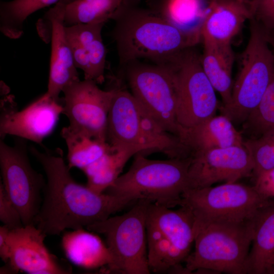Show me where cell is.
Returning a JSON list of instances; mask_svg holds the SVG:
<instances>
[{
	"instance_id": "6da1fadb",
	"label": "cell",
	"mask_w": 274,
	"mask_h": 274,
	"mask_svg": "<svg viewBox=\"0 0 274 274\" xmlns=\"http://www.w3.org/2000/svg\"><path fill=\"white\" fill-rule=\"evenodd\" d=\"M29 151L42 166L47 177L43 199L35 225L46 235H58L105 220L134 202L131 198L99 193L76 182L60 150Z\"/></svg>"
},
{
	"instance_id": "7a4b0ae2",
	"label": "cell",
	"mask_w": 274,
	"mask_h": 274,
	"mask_svg": "<svg viewBox=\"0 0 274 274\" xmlns=\"http://www.w3.org/2000/svg\"><path fill=\"white\" fill-rule=\"evenodd\" d=\"M130 6L114 20L112 36L116 43L119 64L148 59L164 62L196 43L149 8Z\"/></svg>"
},
{
	"instance_id": "3957f363",
	"label": "cell",
	"mask_w": 274,
	"mask_h": 274,
	"mask_svg": "<svg viewBox=\"0 0 274 274\" xmlns=\"http://www.w3.org/2000/svg\"><path fill=\"white\" fill-rule=\"evenodd\" d=\"M107 141L134 156L161 152L169 158L189 156L178 136L165 130L131 92L120 88H116L109 111Z\"/></svg>"
},
{
	"instance_id": "277c9868",
	"label": "cell",
	"mask_w": 274,
	"mask_h": 274,
	"mask_svg": "<svg viewBox=\"0 0 274 274\" xmlns=\"http://www.w3.org/2000/svg\"><path fill=\"white\" fill-rule=\"evenodd\" d=\"M253 218L242 222H212L195 228L194 250L185 261V273H246Z\"/></svg>"
},
{
	"instance_id": "5b68a950",
	"label": "cell",
	"mask_w": 274,
	"mask_h": 274,
	"mask_svg": "<svg viewBox=\"0 0 274 274\" xmlns=\"http://www.w3.org/2000/svg\"><path fill=\"white\" fill-rule=\"evenodd\" d=\"M190 156L183 158L152 160L138 154L129 169L105 193L146 199L168 208L179 206L188 188Z\"/></svg>"
},
{
	"instance_id": "8992f818",
	"label": "cell",
	"mask_w": 274,
	"mask_h": 274,
	"mask_svg": "<svg viewBox=\"0 0 274 274\" xmlns=\"http://www.w3.org/2000/svg\"><path fill=\"white\" fill-rule=\"evenodd\" d=\"M250 21L249 38L240 56L231 100L219 109L234 124L244 123L257 106L274 73V53L268 33L255 19Z\"/></svg>"
},
{
	"instance_id": "52a82bcc",
	"label": "cell",
	"mask_w": 274,
	"mask_h": 274,
	"mask_svg": "<svg viewBox=\"0 0 274 274\" xmlns=\"http://www.w3.org/2000/svg\"><path fill=\"white\" fill-rule=\"evenodd\" d=\"M151 203L139 199L127 212L90 224L88 230L104 235L113 258L107 270L124 274L150 273L147 258V213Z\"/></svg>"
},
{
	"instance_id": "ba28073f",
	"label": "cell",
	"mask_w": 274,
	"mask_h": 274,
	"mask_svg": "<svg viewBox=\"0 0 274 274\" xmlns=\"http://www.w3.org/2000/svg\"><path fill=\"white\" fill-rule=\"evenodd\" d=\"M272 200L260 195L253 186L236 182L187 189L182 196L179 206H185L190 209L194 217L195 229L212 222L251 219Z\"/></svg>"
},
{
	"instance_id": "9c48e42d",
	"label": "cell",
	"mask_w": 274,
	"mask_h": 274,
	"mask_svg": "<svg viewBox=\"0 0 274 274\" xmlns=\"http://www.w3.org/2000/svg\"><path fill=\"white\" fill-rule=\"evenodd\" d=\"M124 67L131 93L167 131L179 138L178 91L175 73L166 63L135 60Z\"/></svg>"
},
{
	"instance_id": "30bf717a",
	"label": "cell",
	"mask_w": 274,
	"mask_h": 274,
	"mask_svg": "<svg viewBox=\"0 0 274 274\" xmlns=\"http://www.w3.org/2000/svg\"><path fill=\"white\" fill-rule=\"evenodd\" d=\"M191 48L163 62L172 67L176 77L177 119L181 132L215 115L221 105L202 69L200 55Z\"/></svg>"
},
{
	"instance_id": "8fae6325",
	"label": "cell",
	"mask_w": 274,
	"mask_h": 274,
	"mask_svg": "<svg viewBox=\"0 0 274 274\" xmlns=\"http://www.w3.org/2000/svg\"><path fill=\"white\" fill-rule=\"evenodd\" d=\"M0 167L1 181L18 210L23 225H35L46 182L43 176L32 167L23 139H18L13 146L1 139Z\"/></svg>"
},
{
	"instance_id": "7c38bea8",
	"label": "cell",
	"mask_w": 274,
	"mask_h": 274,
	"mask_svg": "<svg viewBox=\"0 0 274 274\" xmlns=\"http://www.w3.org/2000/svg\"><path fill=\"white\" fill-rule=\"evenodd\" d=\"M63 113L69 125L96 139L107 141L108 118L116 88L105 90L94 81H76L65 87Z\"/></svg>"
},
{
	"instance_id": "4fadbf2b",
	"label": "cell",
	"mask_w": 274,
	"mask_h": 274,
	"mask_svg": "<svg viewBox=\"0 0 274 274\" xmlns=\"http://www.w3.org/2000/svg\"><path fill=\"white\" fill-rule=\"evenodd\" d=\"M252 158L244 145L193 152L188 169V188L233 183L253 175Z\"/></svg>"
},
{
	"instance_id": "5bb4252c",
	"label": "cell",
	"mask_w": 274,
	"mask_h": 274,
	"mask_svg": "<svg viewBox=\"0 0 274 274\" xmlns=\"http://www.w3.org/2000/svg\"><path fill=\"white\" fill-rule=\"evenodd\" d=\"M47 235L35 225L10 229V257L1 268V273L22 271L32 274L72 273L70 265L49 252L44 241Z\"/></svg>"
},
{
	"instance_id": "9a60e30c",
	"label": "cell",
	"mask_w": 274,
	"mask_h": 274,
	"mask_svg": "<svg viewBox=\"0 0 274 274\" xmlns=\"http://www.w3.org/2000/svg\"><path fill=\"white\" fill-rule=\"evenodd\" d=\"M0 117V137L7 135L28 140L43 146L45 138L54 129L63 113L60 100L45 94L27 107L18 111L14 102L3 101Z\"/></svg>"
},
{
	"instance_id": "2e32d148",
	"label": "cell",
	"mask_w": 274,
	"mask_h": 274,
	"mask_svg": "<svg viewBox=\"0 0 274 274\" xmlns=\"http://www.w3.org/2000/svg\"><path fill=\"white\" fill-rule=\"evenodd\" d=\"M76 0H60L39 20L38 25L47 29V42H51V58L47 96L60 100L63 89L79 80L70 45L67 40L64 18L66 6Z\"/></svg>"
},
{
	"instance_id": "e0dca14e",
	"label": "cell",
	"mask_w": 274,
	"mask_h": 274,
	"mask_svg": "<svg viewBox=\"0 0 274 274\" xmlns=\"http://www.w3.org/2000/svg\"><path fill=\"white\" fill-rule=\"evenodd\" d=\"M252 18L250 8L245 1H210L201 29V41L231 45L244 23Z\"/></svg>"
},
{
	"instance_id": "ac0fdd59",
	"label": "cell",
	"mask_w": 274,
	"mask_h": 274,
	"mask_svg": "<svg viewBox=\"0 0 274 274\" xmlns=\"http://www.w3.org/2000/svg\"><path fill=\"white\" fill-rule=\"evenodd\" d=\"M179 138L190 155L197 151L242 146L244 141L232 121L221 114L183 129Z\"/></svg>"
},
{
	"instance_id": "d6986e66",
	"label": "cell",
	"mask_w": 274,
	"mask_h": 274,
	"mask_svg": "<svg viewBox=\"0 0 274 274\" xmlns=\"http://www.w3.org/2000/svg\"><path fill=\"white\" fill-rule=\"evenodd\" d=\"M177 210L150 203L147 224L159 230L187 258L194 242V217L190 209L180 206Z\"/></svg>"
},
{
	"instance_id": "ffe728a7",
	"label": "cell",
	"mask_w": 274,
	"mask_h": 274,
	"mask_svg": "<svg viewBox=\"0 0 274 274\" xmlns=\"http://www.w3.org/2000/svg\"><path fill=\"white\" fill-rule=\"evenodd\" d=\"M274 270V200L253 218V235L246 273L272 274Z\"/></svg>"
},
{
	"instance_id": "44dd1931",
	"label": "cell",
	"mask_w": 274,
	"mask_h": 274,
	"mask_svg": "<svg viewBox=\"0 0 274 274\" xmlns=\"http://www.w3.org/2000/svg\"><path fill=\"white\" fill-rule=\"evenodd\" d=\"M210 1L147 0L148 8L192 39L201 41V29Z\"/></svg>"
},
{
	"instance_id": "7402d4cb",
	"label": "cell",
	"mask_w": 274,
	"mask_h": 274,
	"mask_svg": "<svg viewBox=\"0 0 274 274\" xmlns=\"http://www.w3.org/2000/svg\"><path fill=\"white\" fill-rule=\"evenodd\" d=\"M83 228L64 233L61 245L67 258L73 264L85 269L106 266L113 263L110 251L101 239Z\"/></svg>"
},
{
	"instance_id": "603a6c76",
	"label": "cell",
	"mask_w": 274,
	"mask_h": 274,
	"mask_svg": "<svg viewBox=\"0 0 274 274\" xmlns=\"http://www.w3.org/2000/svg\"><path fill=\"white\" fill-rule=\"evenodd\" d=\"M203 50L200 55L202 69L221 96L222 104L227 105L231 99L233 88L232 72L234 55L231 45H221L202 41Z\"/></svg>"
},
{
	"instance_id": "cb8c5ba5",
	"label": "cell",
	"mask_w": 274,
	"mask_h": 274,
	"mask_svg": "<svg viewBox=\"0 0 274 274\" xmlns=\"http://www.w3.org/2000/svg\"><path fill=\"white\" fill-rule=\"evenodd\" d=\"M140 0H76L66 7L64 24H105L115 20L132 4Z\"/></svg>"
},
{
	"instance_id": "d4e9b609",
	"label": "cell",
	"mask_w": 274,
	"mask_h": 274,
	"mask_svg": "<svg viewBox=\"0 0 274 274\" xmlns=\"http://www.w3.org/2000/svg\"><path fill=\"white\" fill-rule=\"evenodd\" d=\"M61 135L67 149V166L83 170L109 151L107 142L96 139L70 125L62 128Z\"/></svg>"
},
{
	"instance_id": "484cf974",
	"label": "cell",
	"mask_w": 274,
	"mask_h": 274,
	"mask_svg": "<svg viewBox=\"0 0 274 274\" xmlns=\"http://www.w3.org/2000/svg\"><path fill=\"white\" fill-rule=\"evenodd\" d=\"M134 155L130 152L111 149L82 170L89 188L99 193H104L120 176L127 161Z\"/></svg>"
},
{
	"instance_id": "4316f807",
	"label": "cell",
	"mask_w": 274,
	"mask_h": 274,
	"mask_svg": "<svg viewBox=\"0 0 274 274\" xmlns=\"http://www.w3.org/2000/svg\"><path fill=\"white\" fill-rule=\"evenodd\" d=\"M147 258L150 272L184 271L181 264L187 257L159 230L147 224Z\"/></svg>"
},
{
	"instance_id": "83f0119b",
	"label": "cell",
	"mask_w": 274,
	"mask_h": 274,
	"mask_svg": "<svg viewBox=\"0 0 274 274\" xmlns=\"http://www.w3.org/2000/svg\"><path fill=\"white\" fill-rule=\"evenodd\" d=\"M60 0H12L0 3V30L6 37L17 39L23 34L27 18L42 8Z\"/></svg>"
},
{
	"instance_id": "f1b7e54d",
	"label": "cell",
	"mask_w": 274,
	"mask_h": 274,
	"mask_svg": "<svg viewBox=\"0 0 274 274\" xmlns=\"http://www.w3.org/2000/svg\"><path fill=\"white\" fill-rule=\"evenodd\" d=\"M274 127V73L260 101L243 123L245 132L256 138Z\"/></svg>"
},
{
	"instance_id": "f546056e",
	"label": "cell",
	"mask_w": 274,
	"mask_h": 274,
	"mask_svg": "<svg viewBox=\"0 0 274 274\" xmlns=\"http://www.w3.org/2000/svg\"><path fill=\"white\" fill-rule=\"evenodd\" d=\"M244 146L253 162L254 177L274 167V127L258 137L244 141Z\"/></svg>"
},
{
	"instance_id": "4dcf8cb0",
	"label": "cell",
	"mask_w": 274,
	"mask_h": 274,
	"mask_svg": "<svg viewBox=\"0 0 274 274\" xmlns=\"http://www.w3.org/2000/svg\"><path fill=\"white\" fill-rule=\"evenodd\" d=\"M67 40L79 44L88 56L89 73L87 78L85 79L93 80L97 84L102 83L105 80L106 50L101 35L94 40L82 42Z\"/></svg>"
},
{
	"instance_id": "1f68e13d",
	"label": "cell",
	"mask_w": 274,
	"mask_h": 274,
	"mask_svg": "<svg viewBox=\"0 0 274 274\" xmlns=\"http://www.w3.org/2000/svg\"><path fill=\"white\" fill-rule=\"evenodd\" d=\"M252 18L267 31H274V0H246Z\"/></svg>"
},
{
	"instance_id": "d6a6232c",
	"label": "cell",
	"mask_w": 274,
	"mask_h": 274,
	"mask_svg": "<svg viewBox=\"0 0 274 274\" xmlns=\"http://www.w3.org/2000/svg\"><path fill=\"white\" fill-rule=\"evenodd\" d=\"M0 220L10 229L23 225L20 214L0 183Z\"/></svg>"
},
{
	"instance_id": "836d02e7",
	"label": "cell",
	"mask_w": 274,
	"mask_h": 274,
	"mask_svg": "<svg viewBox=\"0 0 274 274\" xmlns=\"http://www.w3.org/2000/svg\"><path fill=\"white\" fill-rule=\"evenodd\" d=\"M253 187L264 198L274 200V167L254 177Z\"/></svg>"
},
{
	"instance_id": "e575fe53",
	"label": "cell",
	"mask_w": 274,
	"mask_h": 274,
	"mask_svg": "<svg viewBox=\"0 0 274 274\" xmlns=\"http://www.w3.org/2000/svg\"><path fill=\"white\" fill-rule=\"evenodd\" d=\"M10 229L5 225L0 227V257L6 263L10 257V248L8 240V233Z\"/></svg>"
},
{
	"instance_id": "d590c367",
	"label": "cell",
	"mask_w": 274,
	"mask_h": 274,
	"mask_svg": "<svg viewBox=\"0 0 274 274\" xmlns=\"http://www.w3.org/2000/svg\"><path fill=\"white\" fill-rule=\"evenodd\" d=\"M268 40H269V41L270 43H272V51H273V52L274 53V36L273 37H271L270 36H269L268 34Z\"/></svg>"
},
{
	"instance_id": "8d00e7d4",
	"label": "cell",
	"mask_w": 274,
	"mask_h": 274,
	"mask_svg": "<svg viewBox=\"0 0 274 274\" xmlns=\"http://www.w3.org/2000/svg\"><path fill=\"white\" fill-rule=\"evenodd\" d=\"M209 1H215V0H208ZM241 1H245V0H241Z\"/></svg>"
},
{
	"instance_id": "74e56055",
	"label": "cell",
	"mask_w": 274,
	"mask_h": 274,
	"mask_svg": "<svg viewBox=\"0 0 274 274\" xmlns=\"http://www.w3.org/2000/svg\"><path fill=\"white\" fill-rule=\"evenodd\" d=\"M272 274H274V270H273V272H272Z\"/></svg>"
},
{
	"instance_id": "f35d334b",
	"label": "cell",
	"mask_w": 274,
	"mask_h": 274,
	"mask_svg": "<svg viewBox=\"0 0 274 274\" xmlns=\"http://www.w3.org/2000/svg\"><path fill=\"white\" fill-rule=\"evenodd\" d=\"M245 1L246 2V0H245Z\"/></svg>"
}]
</instances>
